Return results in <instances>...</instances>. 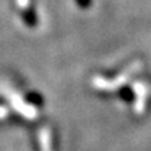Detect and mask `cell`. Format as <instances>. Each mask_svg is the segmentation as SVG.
<instances>
[]
</instances>
